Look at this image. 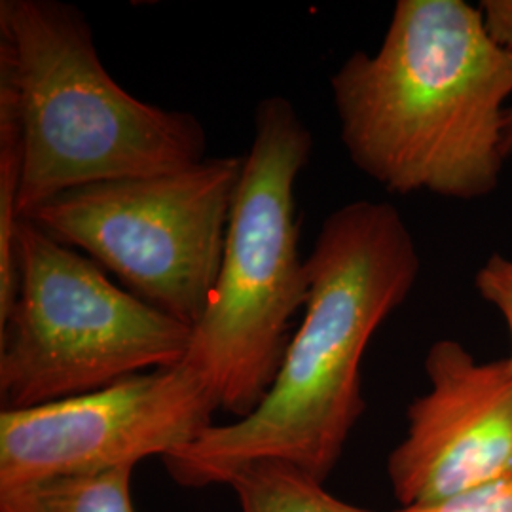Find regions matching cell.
<instances>
[{
    "mask_svg": "<svg viewBox=\"0 0 512 512\" xmlns=\"http://www.w3.org/2000/svg\"><path fill=\"white\" fill-rule=\"evenodd\" d=\"M243 156L90 184L27 220L86 253L129 293L194 327L219 279Z\"/></svg>",
    "mask_w": 512,
    "mask_h": 512,
    "instance_id": "6",
    "label": "cell"
},
{
    "mask_svg": "<svg viewBox=\"0 0 512 512\" xmlns=\"http://www.w3.org/2000/svg\"><path fill=\"white\" fill-rule=\"evenodd\" d=\"M313 135L287 97L258 103L243 156L219 279L192 327L183 363L236 420L266 397L291 344V325L310 293L300 256L296 181L310 164Z\"/></svg>",
    "mask_w": 512,
    "mask_h": 512,
    "instance_id": "4",
    "label": "cell"
},
{
    "mask_svg": "<svg viewBox=\"0 0 512 512\" xmlns=\"http://www.w3.org/2000/svg\"><path fill=\"white\" fill-rule=\"evenodd\" d=\"M16 300L0 323L2 410L86 395L181 365L192 327L118 287L33 220L16 234Z\"/></svg>",
    "mask_w": 512,
    "mask_h": 512,
    "instance_id": "5",
    "label": "cell"
},
{
    "mask_svg": "<svg viewBox=\"0 0 512 512\" xmlns=\"http://www.w3.org/2000/svg\"><path fill=\"white\" fill-rule=\"evenodd\" d=\"M133 469L65 476L0 492V512H135Z\"/></svg>",
    "mask_w": 512,
    "mask_h": 512,
    "instance_id": "10",
    "label": "cell"
},
{
    "mask_svg": "<svg viewBox=\"0 0 512 512\" xmlns=\"http://www.w3.org/2000/svg\"><path fill=\"white\" fill-rule=\"evenodd\" d=\"M478 8L490 37L512 52V0H482Z\"/></svg>",
    "mask_w": 512,
    "mask_h": 512,
    "instance_id": "13",
    "label": "cell"
},
{
    "mask_svg": "<svg viewBox=\"0 0 512 512\" xmlns=\"http://www.w3.org/2000/svg\"><path fill=\"white\" fill-rule=\"evenodd\" d=\"M0 97L12 105L21 135L19 220L82 186L177 171L207 158L202 122L126 92L73 4L0 2Z\"/></svg>",
    "mask_w": 512,
    "mask_h": 512,
    "instance_id": "3",
    "label": "cell"
},
{
    "mask_svg": "<svg viewBox=\"0 0 512 512\" xmlns=\"http://www.w3.org/2000/svg\"><path fill=\"white\" fill-rule=\"evenodd\" d=\"M397 512H512V476L499 478L437 503L401 507Z\"/></svg>",
    "mask_w": 512,
    "mask_h": 512,
    "instance_id": "11",
    "label": "cell"
},
{
    "mask_svg": "<svg viewBox=\"0 0 512 512\" xmlns=\"http://www.w3.org/2000/svg\"><path fill=\"white\" fill-rule=\"evenodd\" d=\"M310 293L274 384L247 418L211 425L164 459L186 488L228 484L239 469L281 461L325 482L365 412L361 363L421 270L403 215L359 200L323 220L306 258Z\"/></svg>",
    "mask_w": 512,
    "mask_h": 512,
    "instance_id": "1",
    "label": "cell"
},
{
    "mask_svg": "<svg viewBox=\"0 0 512 512\" xmlns=\"http://www.w3.org/2000/svg\"><path fill=\"white\" fill-rule=\"evenodd\" d=\"M476 291L478 294L495 306L503 315L509 336H511V355L509 361L512 363V260L503 255L490 256L484 266L478 270L475 277Z\"/></svg>",
    "mask_w": 512,
    "mask_h": 512,
    "instance_id": "12",
    "label": "cell"
},
{
    "mask_svg": "<svg viewBox=\"0 0 512 512\" xmlns=\"http://www.w3.org/2000/svg\"><path fill=\"white\" fill-rule=\"evenodd\" d=\"M503 148L507 158L512 154V105L507 109V116H505V135H503Z\"/></svg>",
    "mask_w": 512,
    "mask_h": 512,
    "instance_id": "14",
    "label": "cell"
},
{
    "mask_svg": "<svg viewBox=\"0 0 512 512\" xmlns=\"http://www.w3.org/2000/svg\"><path fill=\"white\" fill-rule=\"evenodd\" d=\"M217 410L215 395L186 363L71 399L2 410L0 492L165 459L215 425Z\"/></svg>",
    "mask_w": 512,
    "mask_h": 512,
    "instance_id": "7",
    "label": "cell"
},
{
    "mask_svg": "<svg viewBox=\"0 0 512 512\" xmlns=\"http://www.w3.org/2000/svg\"><path fill=\"white\" fill-rule=\"evenodd\" d=\"M241 512H370L334 497L323 482L281 461H258L239 469L228 484Z\"/></svg>",
    "mask_w": 512,
    "mask_h": 512,
    "instance_id": "9",
    "label": "cell"
},
{
    "mask_svg": "<svg viewBox=\"0 0 512 512\" xmlns=\"http://www.w3.org/2000/svg\"><path fill=\"white\" fill-rule=\"evenodd\" d=\"M351 164L387 192L478 200L505 164L512 52L465 0H399L374 54L330 76Z\"/></svg>",
    "mask_w": 512,
    "mask_h": 512,
    "instance_id": "2",
    "label": "cell"
},
{
    "mask_svg": "<svg viewBox=\"0 0 512 512\" xmlns=\"http://www.w3.org/2000/svg\"><path fill=\"white\" fill-rule=\"evenodd\" d=\"M429 391L408 410L406 437L387 459L401 507L429 505L512 476V363H478L456 340L425 357Z\"/></svg>",
    "mask_w": 512,
    "mask_h": 512,
    "instance_id": "8",
    "label": "cell"
}]
</instances>
